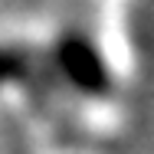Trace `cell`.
Instances as JSON below:
<instances>
[{"instance_id": "1", "label": "cell", "mask_w": 154, "mask_h": 154, "mask_svg": "<svg viewBox=\"0 0 154 154\" xmlns=\"http://www.w3.org/2000/svg\"><path fill=\"white\" fill-rule=\"evenodd\" d=\"M46 59L59 85L82 102H108L118 92V75L102 43L85 30H62L49 43Z\"/></svg>"}, {"instance_id": "2", "label": "cell", "mask_w": 154, "mask_h": 154, "mask_svg": "<svg viewBox=\"0 0 154 154\" xmlns=\"http://www.w3.org/2000/svg\"><path fill=\"white\" fill-rule=\"evenodd\" d=\"M36 66H39V53L33 46L17 39H0V89L30 82Z\"/></svg>"}]
</instances>
